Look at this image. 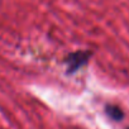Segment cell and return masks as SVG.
<instances>
[{"label": "cell", "mask_w": 129, "mask_h": 129, "mask_svg": "<svg viewBox=\"0 0 129 129\" xmlns=\"http://www.w3.org/2000/svg\"><path fill=\"white\" fill-rule=\"evenodd\" d=\"M128 129H129V128H128Z\"/></svg>", "instance_id": "obj_3"}, {"label": "cell", "mask_w": 129, "mask_h": 129, "mask_svg": "<svg viewBox=\"0 0 129 129\" xmlns=\"http://www.w3.org/2000/svg\"><path fill=\"white\" fill-rule=\"evenodd\" d=\"M89 57H90V53L89 52H82V51L70 54V57L67 59L70 72H75L77 69H80L81 66H84V64L87 62Z\"/></svg>", "instance_id": "obj_1"}, {"label": "cell", "mask_w": 129, "mask_h": 129, "mask_svg": "<svg viewBox=\"0 0 129 129\" xmlns=\"http://www.w3.org/2000/svg\"><path fill=\"white\" fill-rule=\"evenodd\" d=\"M105 110H106V114H108L113 120H115V121H119V120H121V119L124 118V114H123V111H121V109H120L119 106L108 105Z\"/></svg>", "instance_id": "obj_2"}]
</instances>
